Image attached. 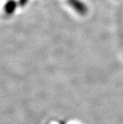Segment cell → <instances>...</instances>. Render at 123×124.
Listing matches in <instances>:
<instances>
[{
  "label": "cell",
  "mask_w": 123,
  "mask_h": 124,
  "mask_svg": "<svg viewBox=\"0 0 123 124\" xmlns=\"http://www.w3.org/2000/svg\"><path fill=\"white\" fill-rule=\"evenodd\" d=\"M16 7V5L14 2H10L8 3H7L6 7H5V11H6L7 14H11V13L14 11V8Z\"/></svg>",
  "instance_id": "2"
},
{
  "label": "cell",
  "mask_w": 123,
  "mask_h": 124,
  "mask_svg": "<svg viewBox=\"0 0 123 124\" xmlns=\"http://www.w3.org/2000/svg\"><path fill=\"white\" fill-rule=\"evenodd\" d=\"M62 124H63V123H62Z\"/></svg>",
  "instance_id": "4"
},
{
  "label": "cell",
  "mask_w": 123,
  "mask_h": 124,
  "mask_svg": "<svg viewBox=\"0 0 123 124\" xmlns=\"http://www.w3.org/2000/svg\"><path fill=\"white\" fill-rule=\"evenodd\" d=\"M27 0H20V5H22V6H23V5H25V3L27 2Z\"/></svg>",
  "instance_id": "3"
},
{
  "label": "cell",
  "mask_w": 123,
  "mask_h": 124,
  "mask_svg": "<svg viewBox=\"0 0 123 124\" xmlns=\"http://www.w3.org/2000/svg\"><path fill=\"white\" fill-rule=\"evenodd\" d=\"M70 3L80 14H84V13L86 12V7L82 3H81L80 2L77 1V0H70Z\"/></svg>",
  "instance_id": "1"
}]
</instances>
